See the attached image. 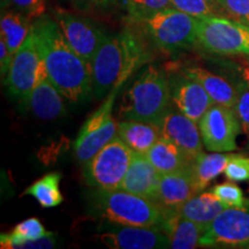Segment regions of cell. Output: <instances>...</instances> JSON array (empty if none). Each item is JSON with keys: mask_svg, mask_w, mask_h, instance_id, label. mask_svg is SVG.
<instances>
[{"mask_svg": "<svg viewBox=\"0 0 249 249\" xmlns=\"http://www.w3.org/2000/svg\"><path fill=\"white\" fill-rule=\"evenodd\" d=\"M30 20L31 18L20 12H2L1 18H0L1 38L5 39L12 57H14V54L29 35L31 26H33Z\"/></svg>", "mask_w": 249, "mask_h": 249, "instance_id": "cell-24", "label": "cell"}, {"mask_svg": "<svg viewBox=\"0 0 249 249\" xmlns=\"http://www.w3.org/2000/svg\"><path fill=\"white\" fill-rule=\"evenodd\" d=\"M224 174L233 182H249V157L236 154L226 165Z\"/></svg>", "mask_w": 249, "mask_h": 249, "instance_id": "cell-31", "label": "cell"}, {"mask_svg": "<svg viewBox=\"0 0 249 249\" xmlns=\"http://www.w3.org/2000/svg\"><path fill=\"white\" fill-rule=\"evenodd\" d=\"M245 80L249 82V54L245 55V67H244Z\"/></svg>", "mask_w": 249, "mask_h": 249, "instance_id": "cell-38", "label": "cell"}, {"mask_svg": "<svg viewBox=\"0 0 249 249\" xmlns=\"http://www.w3.org/2000/svg\"><path fill=\"white\" fill-rule=\"evenodd\" d=\"M227 208L219 198L213 195V193H202L196 194L186 201L178 211L182 217L192 220L200 225L202 229H207L213 223V220Z\"/></svg>", "mask_w": 249, "mask_h": 249, "instance_id": "cell-22", "label": "cell"}, {"mask_svg": "<svg viewBox=\"0 0 249 249\" xmlns=\"http://www.w3.org/2000/svg\"><path fill=\"white\" fill-rule=\"evenodd\" d=\"M54 20L71 49L91 65L93 55L107 37V34L89 18L61 8L55 9Z\"/></svg>", "mask_w": 249, "mask_h": 249, "instance_id": "cell-11", "label": "cell"}, {"mask_svg": "<svg viewBox=\"0 0 249 249\" xmlns=\"http://www.w3.org/2000/svg\"><path fill=\"white\" fill-rule=\"evenodd\" d=\"M249 198L244 207H227L213 220L200 239V247L248 248Z\"/></svg>", "mask_w": 249, "mask_h": 249, "instance_id": "cell-8", "label": "cell"}, {"mask_svg": "<svg viewBox=\"0 0 249 249\" xmlns=\"http://www.w3.org/2000/svg\"><path fill=\"white\" fill-rule=\"evenodd\" d=\"M171 4H172V7L196 18L214 17V15L224 17L219 9L207 0H171Z\"/></svg>", "mask_w": 249, "mask_h": 249, "instance_id": "cell-29", "label": "cell"}, {"mask_svg": "<svg viewBox=\"0 0 249 249\" xmlns=\"http://www.w3.org/2000/svg\"><path fill=\"white\" fill-rule=\"evenodd\" d=\"M154 44L167 52L189 49L197 44L198 18L183 13L174 7L138 21Z\"/></svg>", "mask_w": 249, "mask_h": 249, "instance_id": "cell-5", "label": "cell"}, {"mask_svg": "<svg viewBox=\"0 0 249 249\" xmlns=\"http://www.w3.org/2000/svg\"><path fill=\"white\" fill-rule=\"evenodd\" d=\"M61 174L52 172L46 174L28 187L23 195L33 196L43 208H54L64 202L60 191Z\"/></svg>", "mask_w": 249, "mask_h": 249, "instance_id": "cell-26", "label": "cell"}, {"mask_svg": "<svg viewBox=\"0 0 249 249\" xmlns=\"http://www.w3.org/2000/svg\"><path fill=\"white\" fill-rule=\"evenodd\" d=\"M124 8L135 21H140L150 15L172 7L171 0H123Z\"/></svg>", "mask_w": 249, "mask_h": 249, "instance_id": "cell-28", "label": "cell"}, {"mask_svg": "<svg viewBox=\"0 0 249 249\" xmlns=\"http://www.w3.org/2000/svg\"><path fill=\"white\" fill-rule=\"evenodd\" d=\"M50 232L46 231L38 218L31 217L18 224L11 233H5L0 236V245L2 249H13L15 245L22 242L37 240L48 235Z\"/></svg>", "mask_w": 249, "mask_h": 249, "instance_id": "cell-27", "label": "cell"}, {"mask_svg": "<svg viewBox=\"0 0 249 249\" xmlns=\"http://www.w3.org/2000/svg\"><path fill=\"white\" fill-rule=\"evenodd\" d=\"M118 136L134 154L145 155L161 136V130L156 123L124 120L118 124Z\"/></svg>", "mask_w": 249, "mask_h": 249, "instance_id": "cell-20", "label": "cell"}, {"mask_svg": "<svg viewBox=\"0 0 249 249\" xmlns=\"http://www.w3.org/2000/svg\"><path fill=\"white\" fill-rule=\"evenodd\" d=\"M98 239L112 249H160L170 248L169 236L160 227L119 225L108 222Z\"/></svg>", "mask_w": 249, "mask_h": 249, "instance_id": "cell-12", "label": "cell"}, {"mask_svg": "<svg viewBox=\"0 0 249 249\" xmlns=\"http://www.w3.org/2000/svg\"><path fill=\"white\" fill-rule=\"evenodd\" d=\"M236 154H227V152H213V154L202 152L193 161V171H194L200 192L204 191L219 174L224 173L227 163Z\"/></svg>", "mask_w": 249, "mask_h": 249, "instance_id": "cell-25", "label": "cell"}, {"mask_svg": "<svg viewBox=\"0 0 249 249\" xmlns=\"http://www.w3.org/2000/svg\"><path fill=\"white\" fill-rule=\"evenodd\" d=\"M62 97L64 96L61 95V92L50 80L45 64L43 61L38 80H37L33 91L30 92L27 107H29L31 112L40 119H57V118L64 116L66 112Z\"/></svg>", "mask_w": 249, "mask_h": 249, "instance_id": "cell-17", "label": "cell"}, {"mask_svg": "<svg viewBox=\"0 0 249 249\" xmlns=\"http://www.w3.org/2000/svg\"><path fill=\"white\" fill-rule=\"evenodd\" d=\"M42 65L43 59L39 54L31 28L23 44L14 54L11 67L5 77V86L9 95L20 102L23 107H27L28 99L38 80Z\"/></svg>", "mask_w": 249, "mask_h": 249, "instance_id": "cell-9", "label": "cell"}, {"mask_svg": "<svg viewBox=\"0 0 249 249\" xmlns=\"http://www.w3.org/2000/svg\"><path fill=\"white\" fill-rule=\"evenodd\" d=\"M145 156L160 174L178 172L193 163L178 145L164 136L158 139Z\"/></svg>", "mask_w": 249, "mask_h": 249, "instance_id": "cell-23", "label": "cell"}, {"mask_svg": "<svg viewBox=\"0 0 249 249\" xmlns=\"http://www.w3.org/2000/svg\"><path fill=\"white\" fill-rule=\"evenodd\" d=\"M170 108L169 77L161 70L149 66L124 93L119 117L124 120H141L160 124Z\"/></svg>", "mask_w": 249, "mask_h": 249, "instance_id": "cell-3", "label": "cell"}, {"mask_svg": "<svg viewBox=\"0 0 249 249\" xmlns=\"http://www.w3.org/2000/svg\"><path fill=\"white\" fill-rule=\"evenodd\" d=\"M180 73L191 77L205 89L214 104H220L227 107H234L238 99V87L232 86L225 77L217 75L198 66H188Z\"/></svg>", "mask_w": 249, "mask_h": 249, "instance_id": "cell-19", "label": "cell"}, {"mask_svg": "<svg viewBox=\"0 0 249 249\" xmlns=\"http://www.w3.org/2000/svg\"><path fill=\"white\" fill-rule=\"evenodd\" d=\"M134 152L119 136L83 164V178L95 189H118L128 170Z\"/></svg>", "mask_w": 249, "mask_h": 249, "instance_id": "cell-7", "label": "cell"}, {"mask_svg": "<svg viewBox=\"0 0 249 249\" xmlns=\"http://www.w3.org/2000/svg\"><path fill=\"white\" fill-rule=\"evenodd\" d=\"M169 83L171 103L174 108L197 124L205 112L214 104L209 93L200 83L182 73L171 75Z\"/></svg>", "mask_w": 249, "mask_h": 249, "instance_id": "cell-13", "label": "cell"}, {"mask_svg": "<svg viewBox=\"0 0 249 249\" xmlns=\"http://www.w3.org/2000/svg\"><path fill=\"white\" fill-rule=\"evenodd\" d=\"M192 164L178 172L161 174L156 202L164 210H178L186 201L201 193Z\"/></svg>", "mask_w": 249, "mask_h": 249, "instance_id": "cell-15", "label": "cell"}, {"mask_svg": "<svg viewBox=\"0 0 249 249\" xmlns=\"http://www.w3.org/2000/svg\"><path fill=\"white\" fill-rule=\"evenodd\" d=\"M203 145L210 152H232L238 149L236 138L241 124L235 110L213 104L198 123Z\"/></svg>", "mask_w": 249, "mask_h": 249, "instance_id": "cell-10", "label": "cell"}, {"mask_svg": "<svg viewBox=\"0 0 249 249\" xmlns=\"http://www.w3.org/2000/svg\"><path fill=\"white\" fill-rule=\"evenodd\" d=\"M207 1H209L210 4H213V5L214 6V7H217V8L219 9V11L223 13V11H222V9H220V7H219V0H207ZM223 14H224V13H223ZM224 17H225V15H224Z\"/></svg>", "mask_w": 249, "mask_h": 249, "instance_id": "cell-39", "label": "cell"}, {"mask_svg": "<svg viewBox=\"0 0 249 249\" xmlns=\"http://www.w3.org/2000/svg\"><path fill=\"white\" fill-rule=\"evenodd\" d=\"M161 174L145 155L134 154L119 189L157 201ZM157 203V202H156Z\"/></svg>", "mask_w": 249, "mask_h": 249, "instance_id": "cell-16", "label": "cell"}, {"mask_svg": "<svg viewBox=\"0 0 249 249\" xmlns=\"http://www.w3.org/2000/svg\"><path fill=\"white\" fill-rule=\"evenodd\" d=\"M161 230L170 240V248L194 249L200 246L203 229L197 224L182 217L178 210H165Z\"/></svg>", "mask_w": 249, "mask_h": 249, "instance_id": "cell-18", "label": "cell"}, {"mask_svg": "<svg viewBox=\"0 0 249 249\" xmlns=\"http://www.w3.org/2000/svg\"><path fill=\"white\" fill-rule=\"evenodd\" d=\"M211 192L227 207H244L247 198H245L241 188L234 182H224L213 187Z\"/></svg>", "mask_w": 249, "mask_h": 249, "instance_id": "cell-30", "label": "cell"}, {"mask_svg": "<svg viewBox=\"0 0 249 249\" xmlns=\"http://www.w3.org/2000/svg\"><path fill=\"white\" fill-rule=\"evenodd\" d=\"M12 60H13V57H12L11 52H9L8 46L6 44L5 39L0 38V66H1L2 79L7 75L9 67H11Z\"/></svg>", "mask_w": 249, "mask_h": 249, "instance_id": "cell-36", "label": "cell"}, {"mask_svg": "<svg viewBox=\"0 0 249 249\" xmlns=\"http://www.w3.org/2000/svg\"><path fill=\"white\" fill-rule=\"evenodd\" d=\"M55 244H57V234L50 232L48 235L37 239V240H30L15 245L13 249H50L54 248Z\"/></svg>", "mask_w": 249, "mask_h": 249, "instance_id": "cell-35", "label": "cell"}, {"mask_svg": "<svg viewBox=\"0 0 249 249\" xmlns=\"http://www.w3.org/2000/svg\"><path fill=\"white\" fill-rule=\"evenodd\" d=\"M95 208L107 222L119 225L160 227L165 218V210L149 198L123 189H96Z\"/></svg>", "mask_w": 249, "mask_h": 249, "instance_id": "cell-4", "label": "cell"}, {"mask_svg": "<svg viewBox=\"0 0 249 249\" xmlns=\"http://www.w3.org/2000/svg\"><path fill=\"white\" fill-rule=\"evenodd\" d=\"M238 99L234 105V110L240 121L241 128L249 136V82L238 86Z\"/></svg>", "mask_w": 249, "mask_h": 249, "instance_id": "cell-33", "label": "cell"}, {"mask_svg": "<svg viewBox=\"0 0 249 249\" xmlns=\"http://www.w3.org/2000/svg\"><path fill=\"white\" fill-rule=\"evenodd\" d=\"M117 136L118 124L113 117L108 118L98 128L86 134H79L76 141L74 142L76 160L81 164H86Z\"/></svg>", "mask_w": 249, "mask_h": 249, "instance_id": "cell-21", "label": "cell"}, {"mask_svg": "<svg viewBox=\"0 0 249 249\" xmlns=\"http://www.w3.org/2000/svg\"><path fill=\"white\" fill-rule=\"evenodd\" d=\"M160 126L161 136L178 145L192 161L203 152V141L197 123L180 111L171 107L163 117Z\"/></svg>", "mask_w": 249, "mask_h": 249, "instance_id": "cell-14", "label": "cell"}, {"mask_svg": "<svg viewBox=\"0 0 249 249\" xmlns=\"http://www.w3.org/2000/svg\"><path fill=\"white\" fill-rule=\"evenodd\" d=\"M73 1L83 7H107L111 0H73Z\"/></svg>", "mask_w": 249, "mask_h": 249, "instance_id": "cell-37", "label": "cell"}, {"mask_svg": "<svg viewBox=\"0 0 249 249\" xmlns=\"http://www.w3.org/2000/svg\"><path fill=\"white\" fill-rule=\"evenodd\" d=\"M248 248H249V246H248Z\"/></svg>", "mask_w": 249, "mask_h": 249, "instance_id": "cell-40", "label": "cell"}, {"mask_svg": "<svg viewBox=\"0 0 249 249\" xmlns=\"http://www.w3.org/2000/svg\"><path fill=\"white\" fill-rule=\"evenodd\" d=\"M147 54L134 34L124 30L107 36L91 60L92 95L107 97L144 64Z\"/></svg>", "mask_w": 249, "mask_h": 249, "instance_id": "cell-2", "label": "cell"}, {"mask_svg": "<svg viewBox=\"0 0 249 249\" xmlns=\"http://www.w3.org/2000/svg\"><path fill=\"white\" fill-rule=\"evenodd\" d=\"M31 28L51 82L70 102L87 101L92 95L91 65L71 49L53 18L43 15Z\"/></svg>", "mask_w": 249, "mask_h": 249, "instance_id": "cell-1", "label": "cell"}, {"mask_svg": "<svg viewBox=\"0 0 249 249\" xmlns=\"http://www.w3.org/2000/svg\"><path fill=\"white\" fill-rule=\"evenodd\" d=\"M5 2L29 18L43 17L46 9V0H5Z\"/></svg>", "mask_w": 249, "mask_h": 249, "instance_id": "cell-34", "label": "cell"}, {"mask_svg": "<svg viewBox=\"0 0 249 249\" xmlns=\"http://www.w3.org/2000/svg\"><path fill=\"white\" fill-rule=\"evenodd\" d=\"M197 44L213 54L247 55L249 26L222 15L198 18Z\"/></svg>", "mask_w": 249, "mask_h": 249, "instance_id": "cell-6", "label": "cell"}, {"mask_svg": "<svg viewBox=\"0 0 249 249\" xmlns=\"http://www.w3.org/2000/svg\"><path fill=\"white\" fill-rule=\"evenodd\" d=\"M219 7L225 17L249 26V0H219Z\"/></svg>", "mask_w": 249, "mask_h": 249, "instance_id": "cell-32", "label": "cell"}]
</instances>
